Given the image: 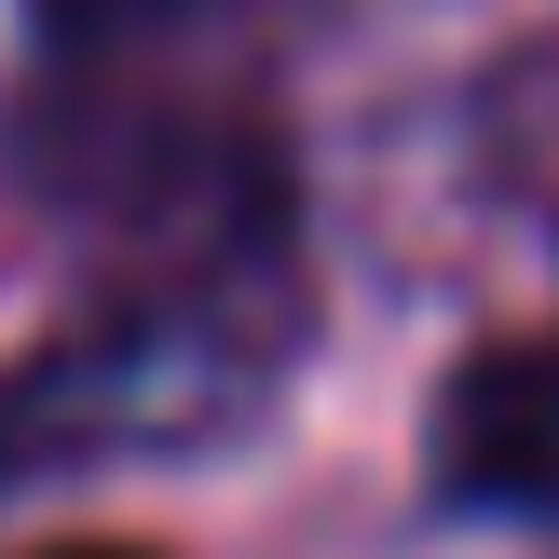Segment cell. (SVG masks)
Listing matches in <instances>:
<instances>
[{
  "instance_id": "cell-3",
  "label": "cell",
  "mask_w": 559,
  "mask_h": 559,
  "mask_svg": "<svg viewBox=\"0 0 559 559\" xmlns=\"http://www.w3.org/2000/svg\"><path fill=\"white\" fill-rule=\"evenodd\" d=\"M218 0H41V41L55 55H164L178 27H205Z\"/></svg>"
},
{
  "instance_id": "cell-4",
  "label": "cell",
  "mask_w": 559,
  "mask_h": 559,
  "mask_svg": "<svg viewBox=\"0 0 559 559\" xmlns=\"http://www.w3.org/2000/svg\"><path fill=\"white\" fill-rule=\"evenodd\" d=\"M27 559H164V546H109V533H82V546H27Z\"/></svg>"
},
{
  "instance_id": "cell-2",
  "label": "cell",
  "mask_w": 559,
  "mask_h": 559,
  "mask_svg": "<svg viewBox=\"0 0 559 559\" xmlns=\"http://www.w3.org/2000/svg\"><path fill=\"white\" fill-rule=\"evenodd\" d=\"M424 491L451 519H491V533H559V314L437 369Z\"/></svg>"
},
{
  "instance_id": "cell-1",
  "label": "cell",
  "mask_w": 559,
  "mask_h": 559,
  "mask_svg": "<svg viewBox=\"0 0 559 559\" xmlns=\"http://www.w3.org/2000/svg\"><path fill=\"white\" fill-rule=\"evenodd\" d=\"M300 342H314V273H300V191L287 178L136 233V260L55 342H27L0 369V506L41 478L191 464L218 437H246L287 396Z\"/></svg>"
}]
</instances>
